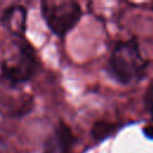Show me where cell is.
<instances>
[{"label":"cell","mask_w":153,"mask_h":153,"mask_svg":"<svg viewBox=\"0 0 153 153\" xmlns=\"http://www.w3.org/2000/svg\"><path fill=\"white\" fill-rule=\"evenodd\" d=\"M146 62L134 41L120 42L110 57L109 69L111 75L121 84L128 85L143 76Z\"/></svg>","instance_id":"obj_1"},{"label":"cell","mask_w":153,"mask_h":153,"mask_svg":"<svg viewBox=\"0 0 153 153\" xmlns=\"http://www.w3.org/2000/svg\"><path fill=\"white\" fill-rule=\"evenodd\" d=\"M38 69V60L27 42L14 43V50L1 62V76L11 85L30 80Z\"/></svg>","instance_id":"obj_2"},{"label":"cell","mask_w":153,"mask_h":153,"mask_svg":"<svg viewBox=\"0 0 153 153\" xmlns=\"http://www.w3.org/2000/svg\"><path fill=\"white\" fill-rule=\"evenodd\" d=\"M116 130V126L106 122V121H97L91 130V134L94 140L97 141H103L106 137H109L114 131Z\"/></svg>","instance_id":"obj_5"},{"label":"cell","mask_w":153,"mask_h":153,"mask_svg":"<svg viewBox=\"0 0 153 153\" xmlns=\"http://www.w3.org/2000/svg\"><path fill=\"white\" fill-rule=\"evenodd\" d=\"M41 7L47 25L59 36L69 32L81 17L79 4L72 0H45L42 1Z\"/></svg>","instance_id":"obj_3"},{"label":"cell","mask_w":153,"mask_h":153,"mask_svg":"<svg viewBox=\"0 0 153 153\" xmlns=\"http://www.w3.org/2000/svg\"><path fill=\"white\" fill-rule=\"evenodd\" d=\"M143 134L146 137L153 140V124H148L143 128Z\"/></svg>","instance_id":"obj_6"},{"label":"cell","mask_w":153,"mask_h":153,"mask_svg":"<svg viewBox=\"0 0 153 153\" xmlns=\"http://www.w3.org/2000/svg\"><path fill=\"white\" fill-rule=\"evenodd\" d=\"M147 100H148V105H149L151 110L153 111V87H152V90L149 91V93L147 94Z\"/></svg>","instance_id":"obj_7"},{"label":"cell","mask_w":153,"mask_h":153,"mask_svg":"<svg viewBox=\"0 0 153 153\" xmlns=\"http://www.w3.org/2000/svg\"><path fill=\"white\" fill-rule=\"evenodd\" d=\"M1 24L14 36L20 37L26 27V11L23 6L13 5L8 7L1 17Z\"/></svg>","instance_id":"obj_4"}]
</instances>
